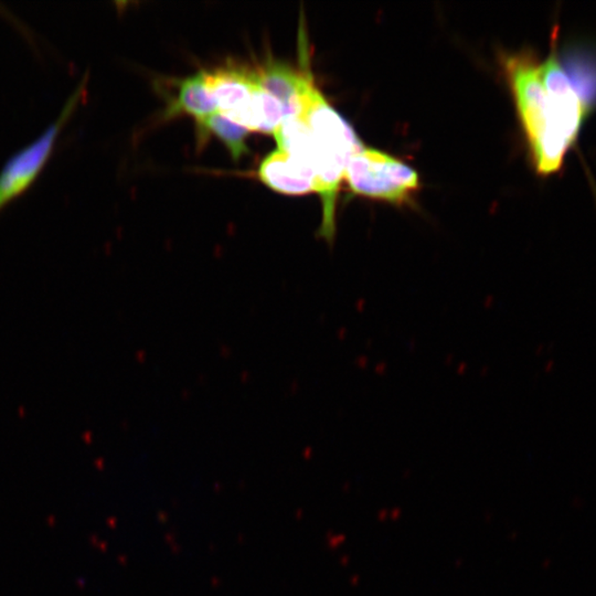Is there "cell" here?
Wrapping results in <instances>:
<instances>
[{"mask_svg":"<svg viewBox=\"0 0 596 596\" xmlns=\"http://www.w3.org/2000/svg\"><path fill=\"white\" fill-rule=\"evenodd\" d=\"M300 118L314 143L316 193L322 198L323 219L318 237L332 246L336 237V202L347 164L363 148L350 124L328 103L315 84L302 99Z\"/></svg>","mask_w":596,"mask_h":596,"instance_id":"6da1fadb","label":"cell"},{"mask_svg":"<svg viewBox=\"0 0 596 596\" xmlns=\"http://www.w3.org/2000/svg\"><path fill=\"white\" fill-rule=\"evenodd\" d=\"M505 64L538 172L550 175L562 166L571 146L555 126L539 66L528 56L509 57Z\"/></svg>","mask_w":596,"mask_h":596,"instance_id":"7a4b0ae2","label":"cell"},{"mask_svg":"<svg viewBox=\"0 0 596 596\" xmlns=\"http://www.w3.org/2000/svg\"><path fill=\"white\" fill-rule=\"evenodd\" d=\"M344 180L354 194L401 204L419 189L416 172L382 151L363 148L350 158Z\"/></svg>","mask_w":596,"mask_h":596,"instance_id":"3957f363","label":"cell"},{"mask_svg":"<svg viewBox=\"0 0 596 596\" xmlns=\"http://www.w3.org/2000/svg\"><path fill=\"white\" fill-rule=\"evenodd\" d=\"M87 82L86 75L79 87L75 88L73 96L66 101L56 121L51 123V126L37 140L27 148L17 151L4 164L0 172V211L12 200L20 197L37 180L40 172L49 162V158L51 157L60 133L64 130L66 122L73 117L74 111L77 110Z\"/></svg>","mask_w":596,"mask_h":596,"instance_id":"277c9868","label":"cell"},{"mask_svg":"<svg viewBox=\"0 0 596 596\" xmlns=\"http://www.w3.org/2000/svg\"><path fill=\"white\" fill-rule=\"evenodd\" d=\"M539 77L548 97L555 126L568 144L576 143L590 108L581 99L555 53L539 65Z\"/></svg>","mask_w":596,"mask_h":596,"instance_id":"5b68a950","label":"cell"},{"mask_svg":"<svg viewBox=\"0 0 596 596\" xmlns=\"http://www.w3.org/2000/svg\"><path fill=\"white\" fill-rule=\"evenodd\" d=\"M209 92L215 100L219 113L238 126L255 132L253 119V95L256 73L226 68L204 73Z\"/></svg>","mask_w":596,"mask_h":596,"instance_id":"8992f818","label":"cell"},{"mask_svg":"<svg viewBox=\"0 0 596 596\" xmlns=\"http://www.w3.org/2000/svg\"><path fill=\"white\" fill-rule=\"evenodd\" d=\"M257 176L279 194L301 195L316 193L314 168L279 149L262 160Z\"/></svg>","mask_w":596,"mask_h":596,"instance_id":"52a82bcc","label":"cell"},{"mask_svg":"<svg viewBox=\"0 0 596 596\" xmlns=\"http://www.w3.org/2000/svg\"><path fill=\"white\" fill-rule=\"evenodd\" d=\"M256 75L260 86L281 102L286 118H300L302 97L310 84L314 83L309 69L302 73L279 62H269Z\"/></svg>","mask_w":596,"mask_h":596,"instance_id":"ba28073f","label":"cell"},{"mask_svg":"<svg viewBox=\"0 0 596 596\" xmlns=\"http://www.w3.org/2000/svg\"><path fill=\"white\" fill-rule=\"evenodd\" d=\"M216 113H219V111L208 90L204 71H202L193 77L182 80L178 88L176 99L169 108L167 117L186 114L200 123Z\"/></svg>","mask_w":596,"mask_h":596,"instance_id":"9c48e42d","label":"cell"},{"mask_svg":"<svg viewBox=\"0 0 596 596\" xmlns=\"http://www.w3.org/2000/svg\"><path fill=\"white\" fill-rule=\"evenodd\" d=\"M198 126H202V131L210 132L224 141L235 162L250 153L247 144V137L250 131L230 121L224 115L213 114L198 123Z\"/></svg>","mask_w":596,"mask_h":596,"instance_id":"30bf717a","label":"cell"}]
</instances>
